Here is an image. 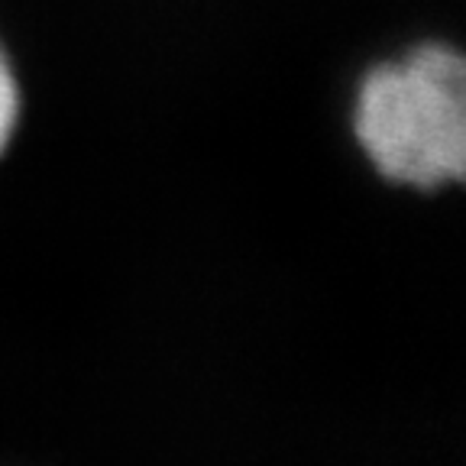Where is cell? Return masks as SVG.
Returning <instances> with one entry per match:
<instances>
[{"label": "cell", "mask_w": 466, "mask_h": 466, "mask_svg": "<svg viewBox=\"0 0 466 466\" xmlns=\"http://www.w3.org/2000/svg\"><path fill=\"white\" fill-rule=\"evenodd\" d=\"M357 137L389 182L444 188L463 178L466 68L447 46H424L405 62L366 75Z\"/></svg>", "instance_id": "6da1fadb"}, {"label": "cell", "mask_w": 466, "mask_h": 466, "mask_svg": "<svg viewBox=\"0 0 466 466\" xmlns=\"http://www.w3.org/2000/svg\"><path fill=\"white\" fill-rule=\"evenodd\" d=\"M16 110H20V95H16V81L10 72L7 58L0 52V153L7 149L10 137L16 127Z\"/></svg>", "instance_id": "7a4b0ae2"}]
</instances>
